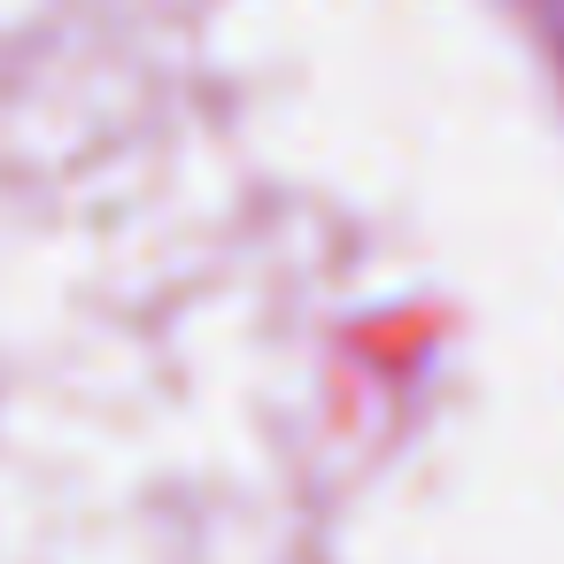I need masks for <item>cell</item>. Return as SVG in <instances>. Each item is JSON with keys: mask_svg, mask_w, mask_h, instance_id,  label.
<instances>
[]
</instances>
